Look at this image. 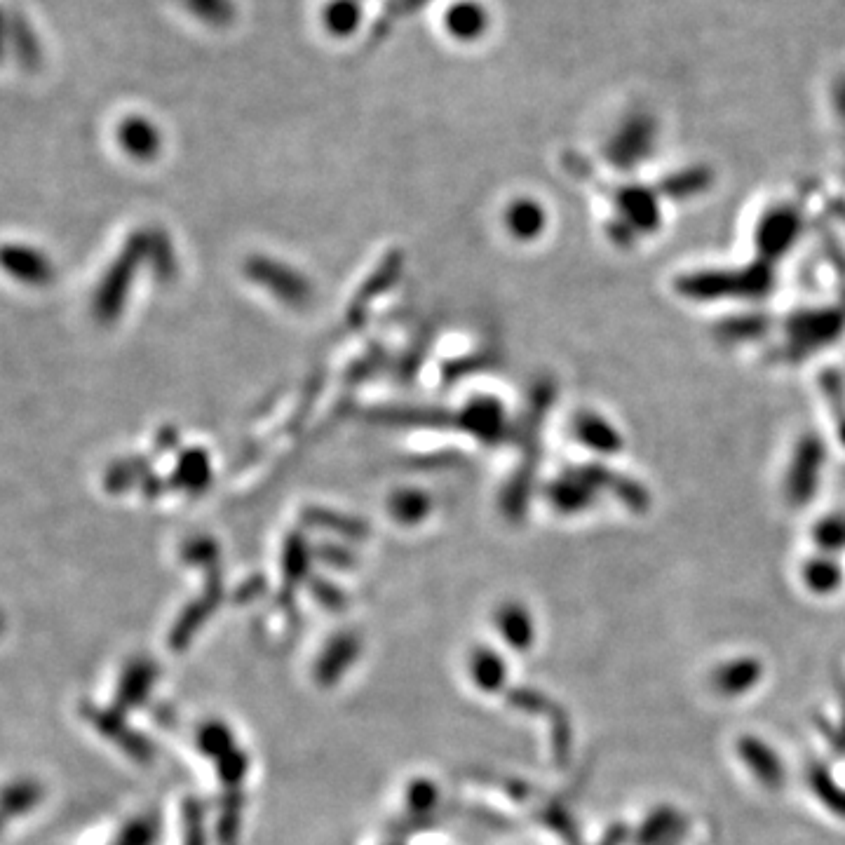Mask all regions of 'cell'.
<instances>
[{
    "label": "cell",
    "instance_id": "cell-4",
    "mask_svg": "<svg viewBox=\"0 0 845 845\" xmlns=\"http://www.w3.org/2000/svg\"><path fill=\"white\" fill-rule=\"evenodd\" d=\"M235 747L233 733L226 723L221 721H207L202 723L198 730V749L205 756H212V759H221L223 754H228Z\"/></svg>",
    "mask_w": 845,
    "mask_h": 845
},
{
    "label": "cell",
    "instance_id": "cell-9",
    "mask_svg": "<svg viewBox=\"0 0 845 845\" xmlns=\"http://www.w3.org/2000/svg\"><path fill=\"white\" fill-rule=\"evenodd\" d=\"M472 676H475L477 684L486 688V691L496 688L500 681L498 655L491 651H477L475 655H472Z\"/></svg>",
    "mask_w": 845,
    "mask_h": 845
},
{
    "label": "cell",
    "instance_id": "cell-6",
    "mask_svg": "<svg viewBox=\"0 0 845 845\" xmlns=\"http://www.w3.org/2000/svg\"><path fill=\"white\" fill-rule=\"evenodd\" d=\"M242 803H245V799H242L240 789H228L226 799H223V810H221V820H219V838L223 845H233L235 838H238Z\"/></svg>",
    "mask_w": 845,
    "mask_h": 845
},
{
    "label": "cell",
    "instance_id": "cell-1",
    "mask_svg": "<svg viewBox=\"0 0 845 845\" xmlns=\"http://www.w3.org/2000/svg\"><path fill=\"white\" fill-rule=\"evenodd\" d=\"M85 719L92 723L94 728L99 730L101 735L108 740H116L120 747H123L125 754H130L132 759L137 761H151L153 759V745L148 742L144 735L134 733V730L127 728L123 714L118 709L113 712H104V709L83 705Z\"/></svg>",
    "mask_w": 845,
    "mask_h": 845
},
{
    "label": "cell",
    "instance_id": "cell-10",
    "mask_svg": "<svg viewBox=\"0 0 845 845\" xmlns=\"http://www.w3.org/2000/svg\"><path fill=\"white\" fill-rule=\"evenodd\" d=\"M155 838V824L148 820V817H139V820H132L125 824V829L120 831L116 845H153Z\"/></svg>",
    "mask_w": 845,
    "mask_h": 845
},
{
    "label": "cell",
    "instance_id": "cell-3",
    "mask_svg": "<svg viewBox=\"0 0 845 845\" xmlns=\"http://www.w3.org/2000/svg\"><path fill=\"white\" fill-rule=\"evenodd\" d=\"M155 674H158V667H155L148 658H134L127 662L123 679H120V684H118L116 707L113 709H118L120 714H125L127 709L139 707L155 684Z\"/></svg>",
    "mask_w": 845,
    "mask_h": 845
},
{
    "label": "cell",
    "instance_id": "cell-12",
    "mask_svg": "<svg viewBox=\"0 0 845 845\" xmlns=\"http://www.w3.org/2000/svg\"><path fill=\"white\" fill-rule=\"evenodd\" d=\"M390 845H400V843H390Z\"/></svg>",
    "mask_w": 845,
    "mask_h": 845
},
{
    "label": "cell",
    "instance_id": "cell-7",
    "mask_svg": "<svg viewBox=\"0 0 845 845\" xmlns=\"http://www.w3.org/2000/svg\"><path fill=\"white\" fill-rule=\"evenodd\" d=\"M249 759L242 749L233 747L231 752L223 754L221 759H216V768H219L221 782L226 784V789H240V782L245 780L247 775Z\"/></svg>",
    "mask_w": 845,
    "mask_h": 845
},
{
    "label": "cell",
    "instance_id": "cell-2",
    "mask_svg": "<svg viewBox=\"0 0 845 845\" xmlns=\"http://www.w3.org/2000/svg\"><path fill=\"white\" fill-rule=\"evenodd\" d=\"M360 651H362L360 637H355V634H350V632L336 634V637L324 646L320 660H317V665H315L317 684H322V686L336 684V681L341 679V674L357 660Z\"/></svg>",
    "mask_w": 845,
    "mask_h": 845
},
{
    "label": "cell",
    "instance_id": "cell-8",
    "mask_svg": "<svg viewBox=\"0 0 845 845\" xmlns=\"http://www.w3.org/2000/svg\"><path fill=\"white\" fill-rule=\"evenodd\" d=\"M437 803V784L425 780V777H418L409 784L407 789V806L414 815L430 813Z\"/></svg>",
    "mask_w": 845,
    "mask_h": 845
},
{
    "label": "cell",
    "instance_id": "cell-11",
    "mask_svg": "<svg viewBox=\"0 0 845 845\" xmlns=\"http://www.w3.org/2000/svg\"><path fill=\"white\" fill-rule=\"evenodd\" d=\"M186 838L184 845H205V827H202V806L195 799L186 801Z\"/></svg>",
    "mask_w": 845,
    "mask_h": 845
},
{
    "label": "cell",
    "instance_id": "cell-5",
    "mask_svg": "<svg viewBox=\"0 0 845 845\" xmlns=\"http://www.w3.org/2000/svg\"><path fill=\"white\" fill-rule=\"evenodd\" d=\"M40 799H43V789H40V784L31 780L12 782L10 787L5 789V799H3L5 815L15 817V815L29 813Z\"/></svg>",
    "mask_w": 845,
    "mask_h": 845
}]
</instances>
